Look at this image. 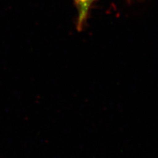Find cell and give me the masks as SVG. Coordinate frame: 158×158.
<instances>
[{"instance_id": "cell-1", "label": "cell", "mask_w": 158, "mask_h": 158, "mask_svg": "<svg viewBox=\"0 0 158 158\" xmlns=\"http://www.w3.org/2000/svg\"><path fill=\"white\" fill-rule=\"evenodd\" d=\"M74 1L77 5L79 13L78 27H81L86 17L89 8L94 0H74Z\"/></svg>"}]
</instances>
